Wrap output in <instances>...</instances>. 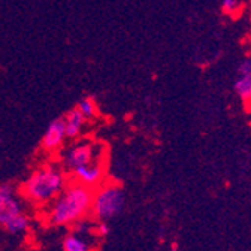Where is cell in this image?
<instances>
[{
  "label": "cell",
  "mask_w": 251,
  "mask_h": 251,
  "mask_svg": "<svg viewBox=\"0 0 251 251\" xmlns=\"http://www.w3.org/2000/svg\"><path fill=\"white\" fill-rule=\"evenodd\" d=\"M66 139L68 136L65 130V123H63V117H57L45 129V133L42 135L41 139V147L47 152H55L63 148Z\"/></svg>",
  "instance_id": "cell-7"
},
{
  "label": "cell",
  "mask_w": 251,
  "mask_h": 251,
  "mask_svg": "<svg viewBox=\"0 0 251 251\" xmlns=\"http://www.w3.org/2000/svg\"><path fill=\"white\" fill-rule=\"evenodd\" d=\"M238 74L239 75H251V57H247L241 65L238 66Z\"/></svg>",
  "instance_id": "cell-16"
},
{
  "label": "cell",
  "mask_w": 251,
  "mask_h": 251,
  "mask_svg": "<svg viewBox=\"0 0 251 251\" xmlns=\"http://www.w3.org/2000/svg\"><path fill=\"white\" fill-rule=\"evenodd\" d=\"M87 118L76 109H71L65 117H63V123H65V130H66V136L68 139H76L81 136L84 126H85Z\"/></svg>",
  "instance_id": "cell-8"
},
{
  "label": "cell",
  "mask_w": 251,
  "mask_h": 251,
  "mask_svg": "<svg viewBox=\"0 0 251 251\" xmlns=\"http://www.w3.org/2000/svg\"><path fill=\"white\" fill-rule=\"evenodd\" d=\"M99 147L91 141H76L63 154V169L71 172L75 168L98 160Z\"/></svg>",
  "instance_id": "cell-4"
},
{
  "label": "cell",
  "mask_w": 251,
  "mask_h": 251,
  "mask_svg": "<svg viewBox=\"0 0 251 251\" xmlns=\"http://www.w3.org/2000/svg\"><path fill=\"white\" fill-rule=\"evenodd\" d=\"M30 226H31V218L27 214L20 212L9 220V222L3 226V229L11 235H23V233L28 232Z\"/></svg>",
  "instance_id": "cell-10"
},
{
  "label": "cell",
  "mask_w": 251,
  "mask_h": 251,
  "mask_svg": "<svg viewBox=\"0 0 251 251\" xmlns=\"http://www.w3.org/2000/svg\"><path fill=\"white\" fill-rule=\"evenodd\" d=\"M93 190L75 181L66 187L48 203L47 222L52 226H71L90 214Z\"/></svg>",
  "instance_id": "cell-1"
},
{
  "label": "cell",
  "mask_w": 251,
  "mask_h": 251,
  "mask_svg": "<svg viewBox=\"0 0 251 251\" xmlns=\"http://www.w3.org/2000/svg\"><path fill=\"white\" fill-rule=\"evenodd\" d=\"M66 171L60 165L45 163L38 166L23 182L21 192L31 203L48 205L68 184Z\"/></svg>",
  "instance_id": "cell-2"
},
{
  "label": "cell",
  "mask_w": 251,
  "mask_h": 251,
  "mask_svg": "<svg viewBox=\"0 0 251 251\" xmlns=\"http://www.w3.org/2000/svg\"><path fill=\"white\" fill-rule=\"evenodd\" d=\"M238 8H239V2H238V0H223V2H222V9L226 14H232Z\"/></svg>",
  "instance_id": "cell-15"
},
{
  "label": "cell",
  "mask_w": 251,
  "mask_h": 251,
  "mask_svg": "<svg viewBox=\"0 0 251 251\" xmlns=\"http://www.w3.org/2000/svg\"><path fill=\"white\" fill-rule=\"evenodd\" d=\"M94 233H96L99 238H106L109 235V225L108 222H105V220H98V223L94 225Z\"/></svg>",
  "instance_id": "cell-14"
},
{
  "label": "cell",
  "mask_w": 251,
  "mask_h": 251,
  "mask_svg": "<svg viewBox=\"0 0 251 251\" xmlns=\"http://www.w3.org/2000/svg\"><path fill=\"white\" fill-rule=\"evenodd\" d=\"M72 226H74V232L81 233V235H90L94 230V225L90 222V220H87L85 217L78 220V222H75Z\"/></svg>",
  "instance_id": "cell-13"
},
{
  "label": "cell",
  "mask_w": 251,
  "mask_h": 251,
  "mask_svg": "<svg viewBox=\"0 0 251 251\" xmlns=\"http://www.w3.org/2000/svg\"><path fill=\"white\" fill-rule=\"evenodd\" d=\"M63 251H94L85 235L71 232L63 239Z\"/></svg>",
  "instance_id": "cell-9"
},
{
  "label": "cell",
  "mask_w": 251,
  "mask_h": 251,
  "mask_svg": "<svg viewBox=\"0 0 251 251\" xmlns=\"http://www.w3.org/2000/svg\"><path fill=\"white\" fill-rule=\"evenodd\" d=\"M126 205V196L121 187L115 184H100L93 190L90 212L94 220H109L115 218Z\"/></svg>",
  "instance_id": "cell-3"
},
{
  "label": "cell",
  "mask_w": 251,
  "mask_h": 251,
  "mask_svg": "<svg viewBox=\"0 0 251 251\" xmlns=\"http://www.w3.org/2000/svg\"><path fill=\"white\" fill-rule=\"evenodd\" d=\"M72 179L78 184H82L91 190L98 188L105 178V165L100 160H93L87 165L75 168L69 172Z\"/></svg>",
  "instance_id": "cell-5"
},
{
  "label": "cell",
  "mask_w": 251,
  "mask_h": 251,
  "mask_svg": "<svg viewBox=\"0 0 251 251\" xmlns=\"http://www.w3.org/2000/svg\"><path fill=\"white\" fill-rule=\"evenodd\" d=\"M235 91L244 102H251V75H239L235 81Z\"/></svg>",
  "instance_id": "cell-11"
},
{
  "label": "cell",
  "mask_w": 251,
  "mask_h": 251,
  "mask_svg": "<svg viewBox=\"0 0 251 251\" xmlns=\"http://www.w3.org/2000/svg\"><path fill=\"white\" fill-rule=\"evenodd\" d=\"M75 108H76L87 120L94 118V117L98 115V103H96V100H94L91 96H85V98L79 99V102L76 103Z\"/></svg>",
  "instance_id": "cell-12"
},
{
  "label": "cell",
  "mask_w": 251,
  "mask_h": 251,
  "mask_svg": "<svg viewBox=\"0 0 251 251\" xmlns=\"http://www.w3.org/2000/svg\"><path fill=\"white\" fill-rule=\"evenodd\" d=\"M23 212V205L9 182H0V226H5L12 217Z\"/></svg>",
  "instance_id": "cell-6"
}]
</instances>
